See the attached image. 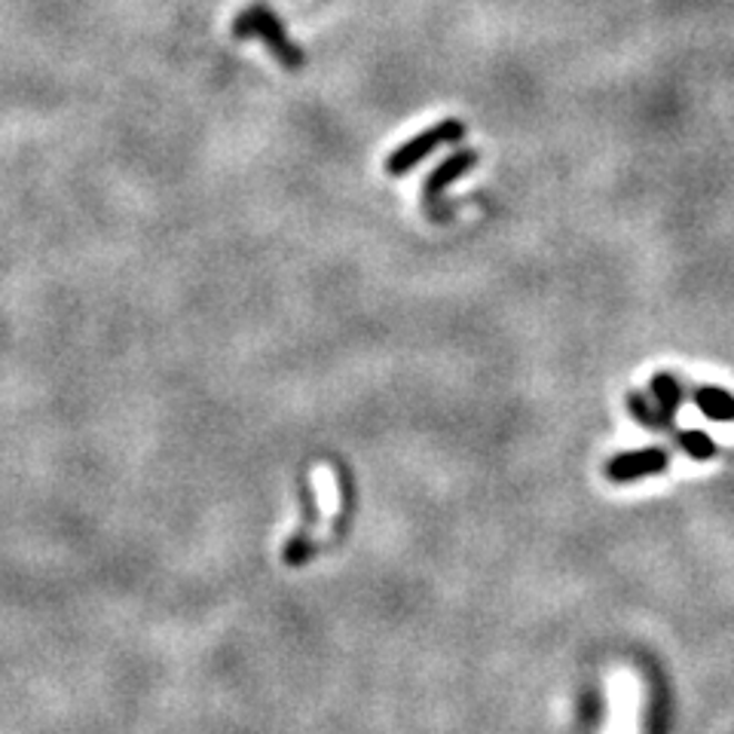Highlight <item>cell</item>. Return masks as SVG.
<instances>
[{
    "instance_id": "1",
    "label": "cell",
    "mask_w": 734,
    "mask_h": 734,
    "mask_svg": "<svg viewBox=\"0 0 734 734\" xmlns=\"http://www.w3.org/2000/svg\"><path fill=\"white\" fill-rule=\"evenodd\" d=\"M463 138H465L463 120L435 122V126H428L426 132L407 138L401 147H395V150H391V157L386 159V175H391V178H404V175H410V171H414L423 159L432 157L435 150H440V147L459 145Z\"/></svg>"
},
{
    "instance_id": "2",
    "label": "cell",
    "mask_w": 734,
    "mask_h": 734,
    "mask_svg": "<svg viewBox=\"0 0 734 734\" xmlns=\"http://www.w3.org/2000/svg\"><path fill=\"white\" fill-rule=\"evenodd\" d=\"M232 34L236 37H257L269 47V52L285 65V68H300L304 65V49L294 43L285 24L279 22L276 12H269L267 7H248L239 12V19L232 24Z\"/></svg>"
},
{
    "instance_id": "3",
    "label": "cell",
    "mask_w": 734,
    "mask_h": 734,
    "mask_svg": "<svg viewBox=\"0 0 734 734\" xmlns=\"http://www.w3.org/2000/svg\"><path fill=\"white\" fill-rule=\"evenodd\" d=\"M477 166V153L475 150H456L447 159H440V166H435V171H428V178L423 181V206H426V215L435 224H444V220H450V208L444 206V194H447V187L456 184L459 178H465L468 171Z\"/></svg>"
},
{
    "instance_id": "4",
    "label": "cell",
    "mask_w": 734,
    "mask_h": 734,
    "mask_svg": "<svg viewBox=\"0 0 734 734\" xmlns=\"http://www.w3.org/2000/svg\"><path fill=\"white\" fill-rule=\"evenodd\" d=\"M664 459H658V453H639V456H624V459H615L612 463V475L615 477H634L648 472V465H658Z\"/></svg>"
},
{
    "instance_id": "5",
    "label": "cell",
    "mask_w": 734,
    "mask_h": 734,
    "mask_svg": "<svg viewBox=\"0 0 734 734\" xmlns=\"http://www.w3.org/2000/svg\"><path fill=\"white\" fill-rule=\"evenodd\" d=\"M697 407H701V414L710 416H728L734 410V404L728 395H722L720 389H704L701 391V398H697Z\"/></svg>"
},
{
    "instance_id": "6",
    "label": "cell",
    "mask_w": 734,
    "mask_h": 734,
    "mask_svg": "<svg viewBox=\"0 0 734 734\" xmlns=\"http://www.w3.org/2000/svg\"><path fill=\"white\" fill-rule=\"evenodd\" d=\"M652 389H655V398H658L664 407H673V404H676V398H680V389H676L673 377H655Z\"/></svg>"
},
{
    "instance_id": "7",
    "label": "cell",
    "mask_w": 734,
    "mask_h": 734,
    "mask_svg": "<svg viewBox=\"0 0 734 734\" xmlns=\"http://www.w3.org/2000/svg\"><path fill=\"white\" fill-rule=\"evenodd\" d=\"M316 484H321V499H325V508H334V480L325 468H318L316 472Z\"/></svg>"
},
{
    "instance_id": "8",
    "label": "cell",
    "mask_w": 734,
    "mask_h": 734,
    "mask_svg": "<svg viewBox=\"0 0 734 734\" xmlns=\"http://www.w3.org/2000/svg\"><path fill=\"white\" fill-rule=\"evenodd\" d=\"M707 432L720 444H734V423H720V426H710Z\"/></svg>"
},
{
    "instance_id": "9",
    "label": "cell",
    "mask_w": 734,
    "mask_h": 734,
    "mask_svg": "<svg viewBox=\"0 0 734 734\" xmlns=\"http://www.w3.org/2000/svg\"><path fill=\"white\" fill-rule=\"evenodd\" d=\"M306 557V545L304 542H300V538H297V542H294L291 548H288V561L291 563H300Z\"/></svg>"
}]
</instances>
